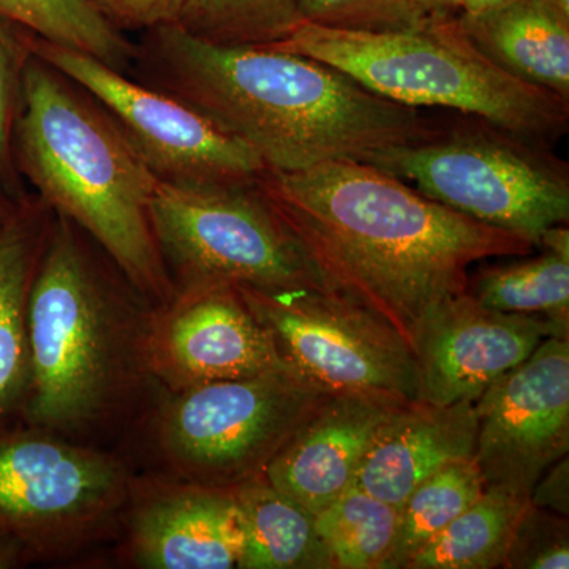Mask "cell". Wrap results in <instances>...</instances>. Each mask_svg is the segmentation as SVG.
I'll return each instance as SVG.
<instances>
[{"label":"cell","mask_w":569,"mask_h":569,"mask_svg":"<svg viewBox=\"0 0 569 569\" xmlns=\"http://www.w3.org/2000/svg\"><path fill=\"white\" fill-rule=\"evenodd\" d=\"M257 186L328 290L413 343L419 323L467 291L471 268L519 258L537 239L479 222L358 160L266 170Z\"/></svg>","instance_id":"obj_1"},{"label":"cell","mask_w":569,"mask_h":569,"mask_svg":"<svg viewBox=\"0 0 569 569\" xmlns=\"http://www.w3.org/2000/svg\"><path fill=\"white\" fill-rule=\"evenodd\" d=\"M133 69L282 173L421 140L438 122L377 96L328 63L272 47H230L179 24L144 32ZM132 69V70H133Z\"/></svg>","instance_id":"obj_2"},{"label":"cell","mask_w":569,"mask_h":569,"mask_svg":"<svg viewBox=\"0 0 569 569\" xmlns=\"http://www.w3.org/2000/svg\"><path fill=\"white\" fill-rule=\"evenodd\" d=\"M153 306L111 258L52 212L28 301L29 391L21 425L111 449L163 392Z\"/></svg>","instance_id":"obj_3"},{"label":"cell","mask_w":569,"mask_h":569,"mask_svg":"<svg viewBox=\"0 0 569 569\" xmlns=\"http://www.w3.org/2000/svg\"><path fill=\"white\" fill-rule=\"evenodd\" d=\"M11 151L22 181L84 231L153 306L173 299L149 217L159 179L110 114L32 50Z\"/></svg>","instance_id":"obj_4"},{"label":"cell","mask_w":569,"mask_h":569,"mask_svg":"<svg viewBox=\"0 0 569 569\" xmlns=\"http://www.w3.org/2000/svg\"><path fill=\"white\" fill-rule=\"evenodd\" d=\"M271 47L328 63L403 107L445 108L549 144L569 129V100L501 70L459 20L392 32L302 21Z\"/></svg>","instance_id":"obj_5"},{"label":"cell","mask_w":569,"mask_h":569,"mask_svg":"<svg viewBox=\"0 0 569 569\" xmlns=\"http://www.w3.org/2000/svg\"><path fill=\"white\" fill-rule=\"evenodd\" d=\"M395 176L479 222L531 236L569 220V168L549 142L462 114L427 137L367 153Z\"/></svg>","instance_id":"obj_6"},{"label":"cell","mask_w":569,"mask_h":569,"mask_svg":"<svg viewBox=\"0 0 569 569\" xmlns=\"http://www.w3.org/2000/svg\"><path fill=\"white\" fill-rule=\"evenodd\" d=\"M328 395L291 367L163 389L132 437L144 440L153 473L233 489L264 475Z\"/></svg>","instance_id":"obj_7"},{"label":"cell","mask_w":569,"mask_h":569,"mask_svg":"<svg viewBox=\"0 0 569 569\" xmlns=\"http://www.w3.org/2000/svg\"><path fill=\"white\" fill-rule=\"evenodd\" d=\"M134 473L121 451L37 427L0 429V530L33 561H66L118 538Z\"/></svg>","instance_id":"obj_8"},{"label":"cell","mask_w":569,"mask_h":569,"mask_svg":"<svg viewBox=\"0 0 569 569\" xmlns=\"http://www.w3.org/2000/svg\"><path fill=\"white\" fill-rule=\"evenodd\" d=\"M257 181L157 183L149 217L176 291L228 283L331 293Z\"/></svg>","instance_id":"obj_9"},{"label":"cell","mask_w":569,"mask_h":569,"mask_svg":"<svg viewBox=\"0 0 569 569\" xmlns=\"http://www.w3.org/2000/svg\"><path fill=\"white\" fill-rule=\"evenodd\" d=\"M234 288L284 365L317 387L332 395L418 400L413 351L391 325L369 310L312 288Z\"/></svg>","instance_id":"obj_10"},{"label":"cell","mask_w":569,"mask_h":569,"mask_svg":"<svg viewBox=\"0 0 569 569\" xmlns=\"http://www.w3.org/2000/svg\"><path fill=\"white\" fill-rule=\"evenodd\" d=\"M31 50L110 114L159 182H254L268 168L244 142L178 97L130 80L84 52L29 37Z\"/></svg>","instance_id":"obj_11"},{"label":"cell","mask_w":569,"mask_h":569,"mask_svg":"<svg viewBox=\"0 0 569 569\" xmlns=\"http://www.w3.org/2000/svg\"><path fill=\"white\" fill-rule=\"evenodd\" d=\"M473 460L486 489L529 500L569 452V339L548 337L477 402Z\"/></svg>","instance_id":"obj_12"},{"label":"cell","mask_w":569,"mask_h":569,"mask_svg":"<svg viewBox=\"0 0 569 569\" xmlns=\"http://www.w3.org/2000/svg\"><path fill=\"white\" fill-rule=\"evenodd\" d=\"M152 369L167 391L288 367L233 284L176 291L153 310Z\"/></svg>","instance_id":"obj_13"},{"label":"cell","mask_w":569,"mask_h":569,"mask_svg":"<svg viewBox=\"0 0 569 569\" xmlns=\"http://www.w3.org/2000/svg\"><path fill=\"white\" fill-rule=\"evenodd\" d=\"M548 337L569 339L546 318L498 312L463 291L430 310L415 332L418 400L440 407L477 402Z\"/></svg>","instance_id":"obj_14"},{"label":"cell","mask_w":569,"mask_h":569,"mask_svg":"<svg viewBox=\"0 0 569 569\" xmlns=\"http://www.w3.org/2000/svg\"><path fill=\"white\" fill-rule=\"evenodd\" d=\"M119 537L123 560L134 568H238L242 537L233 489L134 470Z\"/></svg>","instance_id":"obj_15"},{"label":"cell","mask_w":569,"mask_h":569,"mask_svg":"<svg viewBox=\"0 0 569 569\" xmlns=\"http://www.w3.org/2000/svg\"><path fill=\"white\" fill-rule=\"evenodd\" d=\"M407 402L381 395H328L266 468L268 481L317 515L355 486L378 427Z\"/></svg>","instance_id":"obj_16"},{"label":"cell","mask_w":569,"mask_h":569,"mask_svg":"<svg viewBox=\"0 0 569 569\" xmlns=\"http://www.w3.org/2000/svg\"><path fill=\"white\" fill-rule=\"evenodd\" d=\"M477 436L475 402L440 407L407 400L378 427L355 486L400 508L438 470L473 459Z\"/></svg>","instance_id":"obj_17"},{"label":"cell","mask_w":569,"mask_h":569,"mask_svg":"<svg viewBox=\"0 0 569 569\" xmlns=\"http://www.w3.org/2000/svg\"><path fill=\"white\" fill-rule=\"evenodd\" d=\"M52 211L29 193L0 223V429L21 425L29 391L28 301Z\"/></svg>","instance_id":"obj_18"},{"label":"cell","mask_w":569,"mask_h":569,"mask_svg":"<svg viewBox=\"0 0 569 569\" xmlns=\"http://www.w3.org/2000/svg\"><path fill=\"white\" fill-rule=\"evenodd\" d=\"M459 22L501 70L569 100V11L550 0H515Z\"/></svg>","instance_id":"obj_19"},{"label":"cell","mask_w":569,"mask_h":569,"mask_svg":"<svg viewBox=\"0 0 569 569\" xmlns=\"http://www.w3.org/2000/svg\"><path fill=\"white\" fill-rule=\"evenodd\" d=\"M242 549L239 569H335L316 515L264 475L234 486Z\"/></svg>","instance_id":"obj_20"},{"label":"cell","mask_w":569,"mask_h":569,"mask_svg":"<svg viewBox=\"0 0 569 569\" xmlns=\"http://www.w3.org/2000/svg\"><path fill=\"white\" fill-rule=\"evenodd\" d=\"M539 249L537 257L470 272L467 293L498 312L546 318L569 337V252Z\"/></svg>","instance_id":"obj_21"},{"label":"cell","mask_w":569,"mask_h":569,"mask_svg":"<svg viewBox=\"0 0 569 569\" xmlns=\"http://www.w3.org/2000/svg\"><path fill=\"white\" fill-rule=\"evenodd\" d=\"M527 501L486 489L471 507L411 557L407 569L503 568Z\"/></svg>","instance_id":"obj_22"},{"label":"cell","mask_w":569,"mask_h":569,"mask_svg":"<svg viewBox=\"0 0 569 569\" xmlns=\"http://www.w3.org/2000/svg\"><path fill=\"white\" fill-rule=\"evenodd\" d=\"M0 20L50 43L92 56L121 73L133 69L137 44L88 0H0Z\"/></svg>","instance_id":"obj_23"},{"label":"cell","mask_w":569,"mask_h":569,"mask_svg":"<svg viewBox=\"0 0 569 569\" xmlns=\"http://www.w3.org/2000/svg\"><path fill=\"white\" fill-rule=\"evenodd\" d=\"M485 490L473 459L449 463L427 478L399 508L395 542L383 569H407L411 557L447 529Z\"/></svg>","instance_id":"obj_24"},{"label":"cell","mask_w":569,"mask_h":569,"mask_svg":"<svg viewBox=\"0 0 569 569\" xmlns=\"http://www.w3.org/2000/svg\"><path fill=\"white\" fill-rule=\"evenodd\" d=\"M399 508L358 486L316 515L335 569H383L395 542Z\"/></svg>","instance_id":"obj_25"},{"label":"cell","mask_w":569,"mask_h":569,"mask_svg":"<svg viewBox=\"0 0 569 569\" xmlns=\"http://www.w3.org/2000/svg\"><path fill=\"white\" fill-rule=\"evenodd\" d=\"M302 22L299 0H186L178 24L230 47H271Z\"/></svg>","instance_id":"obj_26"},{"label":"cell","mask_w":569,"mask_h":569,"mask_svg":"<svg viewBox=\"0 0 569 569\" xmlns=\"http://www.w3.org/2000/svg\"><path fill=\"white\" fill-rule=\"evenodd\" d=\"M29 37L31 32L0 20V181L17 200L29 194L14 167L11 151L14 123L21 108L22 77L31 56Z\"/></svg>","instance_id":"obj_27"},{"label":"cell","mask_w":569,"mask_h":569,"mask_svg":"<svg viewBox=\"0 0 569 569\" xmlns=\"http://www.w3.org/2000/svg\"><path fill=\"white\" fill-rule=\"evenodd\" d=\"M503 568L568 569V518L527 501L516 523Z\"/></svg>","instance_id":"obj_28"},{"label":"cell","mask_w":569,"mask_h":569,"mask_svg":"<svg viewBox=\"0 0 569 569\" xmlns=\"http://www.w3.org/2000/svg\"><path fill=\"white\" fill-rule=\"evenodd\" d=\"M302 21L343 31L392 32L422 28L408 0H299Z\"/></svg>","instance_id":"obj_29"},{"label":"cell","mask_w":569,"mask_h":569,"mask_svg":"<svg viewBox=\"0 0 569 569\" xmlns=\"http://www.w3.org/2000/svg\"><path fill=\"white\" fill-rule=\"evenodd\" d=\"M119 31H151L178 24L186 0H88Z\"/></svg>","instance_id":"obj_30"},{"label":"cell","mask_w":569,"mask_h":569,"mask_svg":"<svg viewBox=\"0 0 569 569\" xmlns=\"http://www.w3.org/2000/svg\"><path fill=\"white\" fill-rule=\"evenodd\" d=\"M529 500L535 507L549 509L557 515L569 516V462L560 459L538 479Z\"/></svg>","instance_id":"obj_31"},{"label":"cell","mask_w":569,"mask_h":569,"mask_svg":"<svg viewBox=\"0 0 569 569\" xmlns=\"http://www.w3.org/2000/svg\"><path fill=\"white\" fill-rule=\"evenodd\" d=\"M422 26L459 20L466 0H408Z\"/></svg>","instance_id":"obj_32"},{"label":"cell","mask_w":569,"mask_h":569,"mask_svg":"<svg viewBox=\"0 0 569 569\" xmlns=\"http://www.w3.org/2000/svg\"><path fill=\"white\" fill-rule=\"evenodd\" d=\"M36 563L29 550L17 538L0 530V569H18Z\"/></svg>","instance_id":"obj_33"},{"label":"cell","mask_w":569,"mask_h":569,"mask_svg":"<svg viewBox=\"0 0 569 569\" xmlns=\"http://www.w3.org/2000/svg\"><path fill=\"white\" fill-rule=\"evenodd\" d=\"M26 197H28V194H26ZM24 198H22V200H24ZM22 200H17V198L11 197L9 190H7L3 182L0 181V223L9 219L11 212L17 209V206L20 204Z\"/></svg>","instance_id":"obj_34"},{"label":"cell","mask_w":569,"mask_h":569,"mask_svg":"<svg viewBox=\"0 0 569 569\" xmlns=\"http://www.w3.org/2000/svg\"><path fill=\"white\" fill-rule=\"evenodd\" d=\"M515 2V0H466L462 14H477L481 11L497 9L505 3Z\"/></svg>","instance_id":"obj_35"}]
</instances>
